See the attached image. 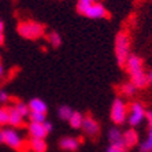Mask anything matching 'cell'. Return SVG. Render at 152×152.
<instances>
[{
  "label": "cell",
  "mask_w": 152,
  "mask_h": 152,
  "mask_svg": "<svg viewBox=\"0 0 152 152\" xmlns=\"http://www.w3.org/2000/svg\"><path fill=\"white\" fill-rule=\"evenodd\" d=\"M29 122H36V124H44L47 121V114L40 113H30L29 114Z\"/></svg>",
  "instance_id": "obj_24"
},
{
  "label": "cell",
  "mask_w": 152,
  "mask_h": 152,
  "mask_svg": "<svg viewBox=\"0 0 152 152\" xmlns=\"http://www.w3.org/2000/svg\"><path fill=\"white\" fill-rule=\"evenodd\" d=\"M136 86L133 85V82L129 81V82H125L122 86H121V92H122V95L125 96H133L136 92Z\"/></svg>",
  "instance_id": "obj_22"
},
{
  "label": "cell",
  "mask_w": 152,
  "mask_h": 152,
  "mask_svg": "<svg viewBox=\"0 0 152 152\" xmlns=\"http://www.w3.org/2000/svg\"><path fill=\"white\" fill-rule=\"evenodd\" d=\"M125 69L129 73V75L136 73V71L142 70V60L138 56H136V55H130V56L127 58L126 63H125Z\"/></svg>",
  "instance_id": "obj_11"
},
{
  "label": "cell",
  "mask_w": 152,
  "mask_h": 152,
  "mask_svg": "<svg viewBox=\"0 0 152 152\" xmlns=\"http://www.w3.org/2000/svg\"><path fill=\"white\" fill-rule=\"evenodd\" d=\"M8 110H10V126L14 127V129L23 126V119H25V118L22 117L21 114L18 113L12 106L8 107Z\"/></svg>",
  "instance_id": "obj_13"
},
{
  "label": "cell",
  "mask_w": 152,
  "mask_h": 152,
  "mask_svg": "<svg viewBox=\"0 0 152 152\" xmlns=\"http://www.w3.org/2000/svg\"><path fill=\"white\" fill-rule=\"evenodd\" d=\"M137 142H138V134H137V132H136V130L129 129V130H126L124 133L125 148H132V147H134Z\"/></svg>",
  "instance_id": "obj_15"
},
{
  "label": "cell",
  "mask_w": 152,
  "mask_h": 152,
  "mask_svg": "<svg viewBox=\"0 0 152 152\" xmlns=\"http://www.w3.org/2000/svg\"><path fill=\"white\" fill-rule=\"evenodd\" d=\"M82 121H84V115H82L81 113H78V111H74V113L71 114L70 119H69L67 122L70 124V126L73 127V129H81Z\"/></svg>",
  "instance_id": "obj_17"
},
{
  "label": "cell",
  "mask_w": 152,
  "mask_h": 152,
  "mask_svg": "<svg viewBox=\"0 0 152 152\" xmlns=\"http://www.w3.org/2000/svg\"><path fill=\"white\" fill-rule=\"evenodd\" d=\"M8 100H10V95L6 91L0 89V103H7Z\"/></svg>",
  "instance_id": "obj_26"
},
{
  "label": "cell",
  "mask_w": 152,
  "mask_h": 152,
  "mask_svg": "<svg viewBox=\"0 0 152 152\" xmlns=\"http://www.w3.org/2000/svg\"><path fill=\"white\" fill-rule=\"evenodd\" d=\"M28 145L33 152H47V149H48V144H47L45 138H30Z\"/></svg>",
  "instance_id": "obj_14"
},
{
  "label": "cell",
  "mask_w": 152,
  "mask_h": 152,
  "mask_svg": "<svg viewBox=\"0 0 152 152\" xmlns=\"http://www.w3.org/2000/svg\"><path fill=\"white\" fill-rule=\"evenodd\" d=\"M10 125V110L8 107H0V127Z\"/></svg>",
  "instance_id": "obj_20"
},
{
  "label": "cell",
  "mask_w": 152,
  "mask_h": 152,
  "mask_svg": "<svg viewBox=\"0 0 152 152\" xmlns=\"http://www.w3.org/2000/svg\"><path fill=\"white\" fill-rule=\"evenodd\" d=\"M48 42H50L53 48H58L62 44V37H60V34L58 32H51L48 34Z\"/></svg>",
  "instance_id": "obj_23"
},
{
  "label": "cell",
  "mask_w": 152,
  "mask_h": 152,
  "mask_svg": "<svg viewBox=\"0 0 152 152\" xmlns=\"http://www.w3.org/2000/svg\"><path fill=\"white\" fill-rule=\"evenodd\" d=\"M28 132L30 138H45L50 134L47 132L44 124H36V122H29L28 125Z\"/></svg>",
  "instance_id": "obj_8"
},
{
  "label": "cell",
  "mask_w": 152,
  "mask_h": 152,
  "mask_svg": "<svg viewBox=\"0 0 152 152\" xmlns=\"http://www.w3.org/2000/svg\"><path fill=\"white\" fill-rule=\"evenodd\" d=\"M127 117V106L121 99H115L111 106V119L114 124L122 125Z\"/></svg>",
  "instance_id": "obj_4"
},
{
  "label": "cell",
  "mask_w": 152,
  "mask_h": 152,
  "mask_svg": "<svg viewBox=\"0 0 152 152\" xmlns=\"http://www.w3.org/2000/svg\"><path fill=\"white\" fill-rule=\"evenodd\" d=\"M148 80H149V82H152V70L148 73Z\"/></svg>",
  "instance_id": "obj_34"
},
{
  "label": "cell",
  "mask_w": 152,
  "mask_h": 152,
  "mask_svg": "<svg viewBox=\"0 0 152 152\" xmlns=\"http://www.w3.org/2000/svg\"><path fill=\"white\" fill-rule=\"evenodd\" d=\"M80 144H81V141H80L78 138L70 137V136L63 137V138H60V140H59V148L62 149V151L74 152V151H77V149H78Z\"/></svg>",
  "instance_id": "obj_9"
},
{
  "label": "cell",
  "mask_w": 152,
  "mask_h": 152,
  "mask_svg": "<svg viewBox=\"0 0 152 152\" xmlns=\"http://www.w3.org/2000/svg\"><path fill=\"white\" fill-rule=\"evenodd\" d=\"M115 56L121 67H125L127 58L130 56V37L129 33L122 30L115 36Z\"/></svg>",
  "instance_id": "obj_2"
},
{
  "label": "cell",
  "mask_w": 152,
  "mask_h": 152,
  "mask_svg": "<svg viewBox=\"0 0 152 152\" xmlns=\"http://www.w3.org/2000/svg\"><path fill=\"white\" fill-rule=\"evenodd\" d=\"M91 4H92V1H91V0H78V1H77V11H78V14L85 15V12H86V11H88V8L91 7Z\"/></svg>",
  "instance_id": "obj_25"
},
{
  "label": "cell",
  "mask_w": 152,
  "mask_h": 152,
  "mask_svg": "<svg viewBox=\"0 0 152 152\" xmlns=\"http://www.w3.org/2000/svg\"><path fill=\"white\" fill-rule=\"evenodd\" d=\"M145 108L141 103H133L130 106V115H129V124L130 126H137L145 119Z\"/></svg>",
  "instance_id": "obj_6"
},
{
  "label": "cell",
  "mask_w": 152,
  "mask_h": 152,
  "mask_svg": "<svg viewBox=\"0 0 152 152\" xmlns=\"http://www.w3.org/2000/svg\"><path fill=\"white\" fill-rule=\"evenodd\" d=\"M4 44V36H3V33H0V47Z\"/></svg>",
  "instance_id": "obj_32"
},
{
  "label": "cell",
  "mask_w": 152,
  "mask_h": 152,
  "mask_svg": "<svg viewBox=\"0 0 152 152\" xmlns=\"http://www.w3.org/2000/svg\"><path fill=\"white\" fill-rule=\"evenodd\" d=\"M0 144H4V132L1 127H0Z\"/></svg>",
  "instance_id": "obj_30"
},
{
  "label": "cell",
  "mask_w": 152,
  "mask_h": 152,
  "mask_svg": "<svg viewBox=\"0 0 152 152\" xmlns=\"http://www.w3.org/2000/svg\"><path fill=\"white\" fill-rule=\"evenodd\" d=\"M73 113H74V110L69 106H60L59 108H58V117L62 121H69Z\"/></svg>",
  "instance_id": "obj_19"
},
{
  "label": "cell",
  "mask_w": 152,
  "mask_h": 152,
  "mask_svg": "<svg viewBox=\"0 0 152 152\" xmlns=\"http://www.w3.org/2000/svg\"><path fill=\"white\" fill-rule=\"evenodd\" d=\"M85 17L92 18V19H102V18H108L110 14H108V11L106 10V7L97 1V3L91 4V7L85 12Z\"/></svg>",
  "instance_id": "obj_7"
},
{
  "label": "cell",
  "mask_w": 152,
  "mask_h": 152,
  "mask_svg": "<svg viewBox=\"0 0 152 152\" xmlns=\"http://www.w3.org/2000/svg\"><path fill=\"white\" fill-rule=\"evenodd\" d=\"M108 140H110L111 145H117V147H124V133H121L119 129H111L110 133H108Z\"/></svg>",
  "instance_id": "obj_16"
},
{
  "label": "cell",
  "mask_w": 152,
  "mask_h": 152,
  "mask_svg": "<svg viewBox=\"0 0 152 152\" xmlns=\"http://www.w3.org/2000/svg\"><path fill=\"white\" fill-rule=\"evenodd\" d=\"M152 149V126H149L148 130V136L144 140V142H141L140 145V151L141 152H149Z\"/></svg>",
  "instance_id": "obj_21"
},
{
  "label": "cell",
  "mask_w": 152,
  "mask_h": 152,
  "mask_svg": "<svg viewBox=\"0 0 152 152\" xmlns=\"http://www.w3.org/2000/svg\"><path fill=\"white\" fill-rule=\"evenodd\" d=\"M145 119L148 121L149 126H152V111H147L145 113Z\"/></svg>",
  "instance_id": "obj_29"
},
{
  "label": "cell",
  "mask_w": 152,
  "mask_h": 152,
  "mask_svg": "<svg viewBox=\"0 0 152 152\" xmlns=\"http://www.w3.org/2000/svg\"><path fill=\"white\" fill-rule=\"evenodd\" d=\"M44 126H45V129H47V132H48V133H51V132L53 130V125L51 124L50 121H45V122H44Z\"/></svg>",
  "instance_id": "obj_28"
},
{
  "label": "cell",
  "mask_w": 152,
  "mask_h": 152,
  "mask_svg": "<svg viewBox=\"0 0 152 152\" xmlns=\"http://www.w3.org/2000/svg\"><path fill=\"white\" fill-rule=\"evenodd\" d=\"M82 132H84L85 134L88 136V137H97L100 133V125L99 122L92 117V115H86L84 117V121H82V126H81Z\"/></svg>",
  "instance_id": "obj_5"
},
{
  "label": "cell",
  "mask_w": 152,
  "mask_h": 152,
  "mask_svg": "<svg viewBox=\"0 0 152 152\" xmlns=\"http://www.w3.org/2000/svg\"><path fill=\"white\" fill-rule=\"evenodd\" d=\"M91 1H92V3H97V1H99V0H91Z\"/></svg>",
  "instance_id": "obj_35"
},
{
  "label": "cell",
  "mask_w": 152,
  "mask_h": 152,
  "mask_svg": "<svg viewBox=\"0 0 152 152\" xmlns=\"http://www.w3.org/2000/svg\"><path fill=\"white\" fill-rule=\"evenodd\" d=\"M107 152H126V148L124 147H117V145H110Z\"/></svg>",
  "instance_id": "obj_27"
},
{
  "label": "cell",
  "mask_w": 152,
  "mask_h": 152,
  "mask_svg": "<svg viewBox=\"0 0 152 152\" xmlns=\"http://www.w3.org/2000/svg\"><path fill=\"white\" fill-rule=\"evenodd\" d=\"M149 152H152V149H151V151H149Z\"/></svg>",
  "instance_id": "obj_36"
},
{
  "label": "cell",
  "mask_w": 152,
  "mask_h": 152,
  "mask_svg": "<svg viewBox=\"0 0 152 152\" xmlns=\"http://www.w3.org/2000/svg\"><path fill=\"white\" fill-rule=\"evenodd\" d=\"M4 132V144L10 147V148L15 149V151H22L23 147H25V141L22 136H19L17 130L14 127H6L3 129Z\"/></svg>",
  "instance_id": "obj_3"
},
{
  "label": "cell",
  "mask_w": 152,
  "mask_h": 152,
  "mask_svg": "<svg viewBox=\"0 0 152 152\" xmlns=\"http://www.w3.org/2000/svg\"><path fill=\"white\" fill-rule=\"evenodd\" d=\"M29 108H30V113H40V114H47L48 111V106L44 100H41L40 97H34L30 102L28 103Z\"/></svg>",
  "instance_id": "obj_12"
},
{
  "label": "cell",
  "mask_w": 152,
  "mask_h": 152,
  "mask_svg": "<svg viewBox=\"0 0 152 152\" xmlns=\"http://www.w3.org/2000/svg\"><path fill=\"white\" fill-rule=\"evenodd\" d=\"M12 107H14L15 110H17L18 113L21 114L23 118H28L29 114H30V108H29V104H26V103H23V102H15L14 104H12Z\"/></svg>",
  "instance_id": "obj_18"
},
{
  "label": "cell",
  "mask_w": 152,
  "mask_h": 152,
  "mask_svg": "<svg viewBox=\"0 0 152 152\" xmlns=\"http://www.w3.org/2000/svg\"><path fill=\"white\" fill-rule=\"evenodd\" d=\"M3 74H4V67H3V64H1V62H0V80L3 78Z\"/></svg>",
  "instance_id": "obj_31"
},
{
  "label": "cell",
  "mask_w": 152,
  "mask_h": 152,
  "mask_svg": "<svg viewBox=\"0 0 152 152\" xmlns=\"http://www.w3.org/2000/svg\"><path fill=\"white\" fill-rule=\"evenodd\" d=\"M130 81L133 82L136 88H145L147 85L149 84V80H148V74L144 71V69L140 71H136L133 74H130Z\"/></svg>",
  "instance_id": "obj_10"
},
{
  "label": "cell",
  "mask_w": 152,
  "mask_h": 152,
  "mask_svg": "<svg viewBox=\"0 0 152 152\" xmlns=\"http://www.w3.org/2000/svg\"><path fill=\"white\" fill-rule=\"evenodd\" d=\"M17 32L26 40H39L45 34V26L36 21H22L17 25Z\"/></svg>",
  "instance_id": "obj_1"
},
{
  "label": "cell",
  "mask_w": 152,
  "mask_h": 152,
  "mask_svg": "<svg viewBox=\"0 0 152 152\" xmlns=\"http://www.w3.org/2000/svg\"><path fill=\"white\" fill-rule=\"evenodd\" d=\"M3 30H4V23H3V21L0 19V33H3Z\"/></svg>",
  "instance_id": "obj_33"
}]
</instances>
